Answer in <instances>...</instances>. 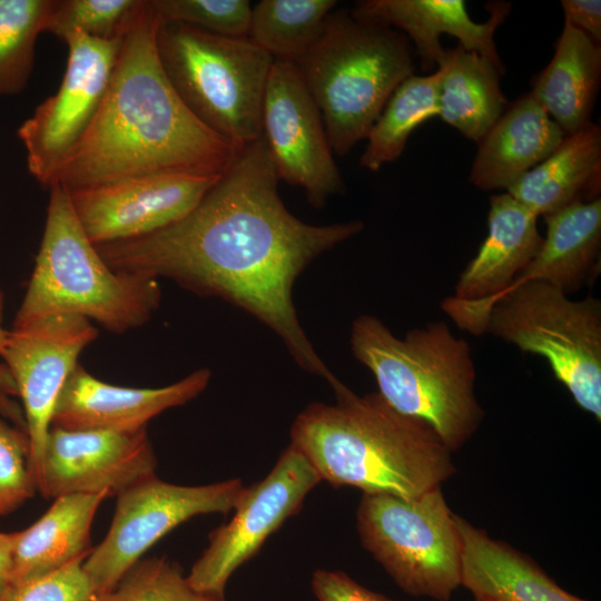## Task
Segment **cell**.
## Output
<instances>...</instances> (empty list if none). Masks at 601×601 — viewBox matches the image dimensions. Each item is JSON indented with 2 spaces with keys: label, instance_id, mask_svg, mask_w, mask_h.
<instances>
[{
  "label": "cell",
  "instance_id": "obj_33",
  "mask_svg": "<svg viewBox=\"0 0 601 601\" xmlns=\"http://www.w3.org/2000/svg\"><path fill=\"white\" fill-rule=\"evenodd\" d=\"M36 492L28 435L20 426L0 421V515L13 512Z\"/></svg>",
  "mask_w": 601,
  "mask_h": 601
},
{
  "label": "cell",
  "instance_id": "obj_29",
  "mask_svg": "<svg viewBox=\"0 0 601 601\" xmlns=\"http://www.w3.org/2000/svg\"><path fill=\"white\" fill-rule=\"evenodd\" d=\"M55 0H0V96L24 90L35 65V47L46 32Z\"/></svg>",
  "mask_w": 601,
  "mask_h": 601
},
{
  "label": "cell",
  "instance_id": "obj_10",
  "mask_svg": "<svg viewBox=\"0 0 601 601\" xmlns=\"http://www.w3.org/2000/svg\"><path fill=\"white\" fill-rule=\"evenodd\" d=\"M243 489L239 479L191 486L155 474L124 490L106 536L83 561L95 594L112 589L176 526L197 515L233 511Z\"/></svg>",
  "mask_w": 601,
  "mask_h": 601
},
{
  "label": "cell",
  "instance_id": "obj_38",
  "mask_svg": "<svg viewBox=\"0 0 601 601\" xmlns=\"http://www.w3.org/2000/svg\"><path fill=\"white\" fill-rule=\"evenodd\" d=\"M2 309H3V294L0 289V359H1V353L3 351V347L7 343V339H8V336H9V331L4 329L2 326H1V318H2ZM6 390V388H13L14 390V385L12 382H8V381H4V375L2 374V372L0 371V388ZM16 391V390H14ZM6 400L3 398V396L0 394V406L2 408H4L6 411H8L7 406H6Z\"/></svg>",
  "mask_w": 601,
  "mask_h": 601
},
{
  "label": "cell",
  "instance_id": "obj_27",
  "mask_svg": "<svg viewBox=\"0 0 601 601\" xmlns=\"http://www.w3.org/2000/svg\"><path fill=\"white\" fill-rule=\"evenodd\" d=\"M441 72L411 76L393 92L367 136L359 165L377 171L396 160L411 134L430 118L437 116V91Z\"/></svg>",
  "mask_w": 601,
  "mask_h": 601
},
{
  "label": "cell",
  "instance_id": "obj_3",
  "mask_svg": "<svg viewBox=\"0 0 601 601\" xmlns=\"http://www.w3.org/2000/svg\"><path fill=\"white\" fill-rule=\"evenodd\" d=\"M335 395V404H309L290 428V443L321 480L412 499L455 473L452 452L426 422L396 411L378 392L359 396L345 386Z\"/></svg>",
  "mask_w": 601,
  "mask_h": 601
},
{
  "label": "cell",
  "instance_id": "obj_5",
  "mask_svg": "<svg viewBox=\"0 0 601 601\" xmlns=\"http://www.w3.org/2000/svg\"><path fill=\"white\" fill-rule=\"evenodd\" d=\"M49 191L42 240L12 328L66 314L115 333L144 325L160 303L157 279L111 269L80 225L68 190L55 184Z\"/></svg>",
  "mask_w": 601,
  "mask_h": 601
},
{
  "label": "cell",
  "instance_id": "obj_4",
  "mask_svg": "<svg viewBox=\"0 0 601 601\" xmlns=\"http://www.w3.org/2000/svg\"><path fill=\"white\" fill-rule=\"evenodd\" d=\"M354 357L374 375L396 411L426 422L453 453L479 428L484 413L474 392L471 347L445 322L396 337L377 317L361 315L351 331Z\"/></svg>",
  "mask_w": 601,
  "mask_h": 601
},
{
  "label": "cell",
  "instance_id": "obj_24",
  "mask_svg": "<svg viewBox=\"0 0 601 601\" xmlns=\"http://www.w3.org/2000/svg\"><path fill=\"white\" fill-rule=\"evenodd\" d=\"M107 493L55 499L35 523L17 535L11 585L55 572L92 550L90 532Z\"/></svg>",
  "mask_w": 601,
  "mask_h": 601
},
{
  "label": "cell",
  "instance_id": "obj_25",
  "mask_svg": "<svg viewBox=\"0 0 601 601\" xmlns=\"http://www.w3.org/2000/svg\"><path fill=\"white\" fill-rule=\"evenodd\" d=\"M600 78V45L564 20L554 55L534 78L531 95L566 136L590 122Z\"/></svg>",
  "mask_w": 601,
  "mask_h": 601
},
{
  "label": "cell",
  "instance_id": "obj_35",
  "mask_svg": "<svg viewBox=\"0 0 601 601\" xmlns=\"http://www.w3.org/2000/svg\"><path fill=\"white\" fill-rule=\"evenodd\" d=\"M312 589L318 601H396L363 587L342 571L316 570Z\"/></svg>",
  "mask_w": 601,
  "mask_h": 601
},
{
  "label": "cell",
  "instance_id": "obj_8",
  "mask_svg": "<svg viewBox=\"0 0 601 601\" xmlns=\"http://www.w3.org/2000/svg\"><path fill=\"white\" fill-rule=\"evenodd\" d=\"M542 356L585 412L601 420V303L572 300L544 282H526L491 302L466 327Z\"/></svg>",
  "mask_w": 601,
  "mask_h": 601
},
{
  "label": "cell",
  "instance_id": "obj_1",
  "mask_svg": "<svg viewBox=\"0 0 601 601\" xmlns=\"http://www.w3.org/2000/svg\"><path fill=\"white\" fill-rule=\"evenodd\" d=\"M278 177L263 137L235 159L183 219L141 237L98 245L119 273L166 277L217 296L268 326L305 371L337 391L304 332L293 303L296 278L319 255L364 229L359 220L311 225L278 195Z\"/></svg>",
  "mask_w": 601,
  "mask_h": 601
},
{
  "label": "cell",
  "instance_id": "obj_12",
  "mask_svg": "<svg viewBox=\"0 0 601 601\" xmlns=\"http://www.w3.org/2000/svg\"><path fill=\"white\" fill-rule=\"evenodd\" d=\"M321 481L309 461L290 443L262 481L243 489L229 522L210 532L208 546L187 574L190 585L225 595L233 573L299 511Z\"/></svg>",
  "mask_w": 601,
  "mask_h": 601
},
{
  "label": "cell",
  "instance_id": "obj_20",
  "mask_svg": "<svg viewBox=\"0 0 601 601\" xmlns=\"http://www.w3.org/2000/svg\"><path fill=\"white\" fill-rule=\"evenodd\" d=\"M544 220L546 235L538 254L502 294L526 282L539 280L569 295L578 290L595 268L601 243L600 198L574 203L545 216ZM491 302L475 308L446 305L444 312L465 329Z\"/></svg>",
  "mask_w": 601,
  "mask_h": 601
},
{
  "label": "cell",
  "instance_id": "obj_23",
  "mask_svg": "<svg viewBox=\"0 0 601 601\" xmlns=\"http://www.w3.org/2000/svg\"><path fill=\"white\" fill-rule=\"evenodd\" d=\"M601 177V128L588 122L564 136L540 164L506 193L535 216L552 215L577 201L597 199Z\"/></svg>",
  "mask_w": 601,
  "mask_h": 601
},
{
  "label": "cell",
  "instance_id": "obj_15",
  "mask_svg": "<svg viewBox=\"0 0 601 601\" xmlns=\"http://www.w3.org/2000/svg\"><path fill=\"white\" fill-rule=\"evenodd\" d=\"M220 176L148 175L66 189L86 235L98 246L149 235L179 221Z\"/></svg>",
  "mask_w": 601,
  "mask_h": 601
},
{
  "label": "cell",
  "instance_id": "obj_11",
  "mask_svg": "<svg viewBox=\"0 0 601 601\" xmlns=\"http://www.w3.org/2000/svg\"><path fill=\"white\" fill-rule=\"evenodd\" d=\"M124 37L102 40L72 32L62 40L68 58L61 83L18 129L28 170L40 185H52L63 160L93 119Z\"/></svg>",
  "mask_w": 601,
  "mask_h": 601
},
{
  "label": "cell",
  "instance_id": "obj_30",
  "mask_svg": "<svg viewBox=\"0 0 601 601\" xmlns=\"http://www.w3.org/2000/svg\"><path fill=\"white\" fill-rule=\"evenodd\" d=\"M91 601H226L193 588L180 565L165 556L141 559L109 591Z\"/></svg>",
  "mask_w": 601,
  "mask_h": 601
},
{
  "label": "cell",
  "instance_id": "obj_17",
  "mask_svg": "<svg viewBox=\"0 0 601 601\" xmlns=\"http://www.w3.org/2000/svg\"><path fill=\"white\" fill-rule=\"evenodd\" d=\"M209 380L210 371L200 368L159 388L124 387L99 381L77 364L59 394L51 425L76 431L137 432L161 412L197 397Z\"/></svg>",
  "mask_w": 601,
  "mask_h": 601
},
{
  "label": "cell",
  "instance_id": "obj_31",
  "mask_svg": "<svg viewBox=\"0 0 601 601\" xmlns=\"http://www.w3.org/2000/svg\"><path fill=\"white\" fill-rule=\"evenodd\" d=\"M144 0H55L46 32L63 40L72 32L110 40L124 37Z\"/></svg>",
  "mask_w": 601,
  "mask_h": 601
},
{
  "label": "cell",
  "instance_id": "obj_37",
  "mask_svg": "<svg viewBox=\"0 0 601 601\" xmlns=\"http://www.w3.org/2000/svg\"><path fill=\"white\" fill-rule=\"evenodd\" d=\"M17 535L18 532L0 531V599L11 585Z\"/></svg>",
  "mask_w": 601,
  "mask_h": 601
},
{
  "label": "cell",
  "instance_id": "obj_34",
  "mask_svg": "<svg viewBox=\"0 0 601 601\" xmlns=\"http://www.w3.org/2000/svg\"><path fill=\"white\" fill-rule=\"evenodd\" d=\"M78 559L43 577L12 584L0 601H91L95 592Z\"/></svg>",
  "mask_w": 601,
  "mask_h": 601
},
{
  "label": "cell",
  "instance_id": "obj_6",
  "mask_svg": "<svg viewBox=\"0 0 601 601\" xmlns=\"http://www.w3.org/2000/svg\"><path fill=\"white\" fill-rule=\"evenodd\" d=\"M295 65L341 157L367 138L393 92L415 71L412 45L402 32L345 9L329 13Z\"/></svg>",
  "mask_w": 601,
  "mask_h": 601
},
{
  "label": "cell",
  "instance_id": "obj_21",
  "mask_svg": "<svg viewBox=\"0 0 601 601\" xmlns=\"http://www.w3.org/2000/svg\"><path fill=\"white\" fill-rule=\"evenodd\" d=\"M454 518L461 541V585L475 601H588L562 589L528 555Z\"/></svg>",
  "mask_w": 601,
  "mask_h": 601
},
{
  "label": "cell",
  "instance_id": "obj_36",
  "mask_svg": "<svg viewBox=\"0 0 601 601\" xmlns=\"http://www.w3.org/2000/svg\"><path fill=\"white\" fill-rule=\"evenodd\" d=\"M561 7L564 20L600 45L601 2L599 0H562Z\"/></svg>",
  "mask_w": 601,
  "mask_h": 601
},
{
  "label": "cell",
  "instance_id": "obj_14",
  "mask_svg": "<svg viewBox=\"0 0 601 601\" xmlns=\"http://www.w3.org/2000/svg\"><path fill=\"white\" fill-rule=\"evenodd\" d=\"M97 335L89 319L69 314L9 331L1 359L22 402L37 492L57 400L78 356Z\"/></svg>",
  "mask_w": 601,
  "mask_h": 601
},
{
  "label": "cell",
  "instance_id": "obj_7",
  "mask_svg": "<svg viewBox=\"0 0 601 601\" xmlns=\"http://www.w3.org/2000/svg\"><path fill=\"white\" fill-rule=\"evenodd\" d=\"M161 68L188 110L236 149L262 138L263 104L274 58L249 38L159 23Z\"/></svg>",
  "mask_w": 601,
  "mask_h": 601
},
{
  "label": "cell",
  "instance_id": "obj_9",
  "mask_svg": "<svg viewBox=\"0 0 601 601\" xmlns=\"http://www.w3.org/2000/svg\"><path fill=\"white\" fill-rule=\"evenodd\" d=\"M441 487L404 499L363 494L356 512L362 545L412 597L449 601L461 585V541Z\"/></svg>",
  "mask_w": 601,
  "mask_h": 601
},
{
  "label": "cell",
  "instance_id": "obj_16",
  "mask_svg": "<svg viewBox=\"0 0 601 601\" xmlns=\"http://www.w3.org/2000/svg\"><path fill=\"white\" fill-rule=\"evenodd\" d=\"M156 455L146 428L76 431L51 425L38 492L45 499L107 493L117 496L155 475Z\"/></svg>",
  "mask_w": 601,
  "mask_h": 601
},
{
  "label": "cell",
  "instance_id": "obj_32",
  "mask_svg": "<svg viewBox=\"0 0 601 601\" xmlns=\"http://www.w3.org/2000/svg\"><path fill=\"white\" fill-rule=\"evenodd\" d=\"M159 21L178 22L231 38H247L252 4L247 0H149Z\"/></svg>",
  "mask_w": 601,
  "mask_h": 601
},
{
  "label": "cell",
  "instance_id": "obj_26",
  "mask_svg": "<svg viewBox=\"0 0 601 601\" xmlns=\"http://www.w3.org/2000/svg\"><path fill=\"white\" fill-rule=\"evenodd\" d=\"M437 91L440 118L479 142L503 114V73L490 59L457 45L445 49Z\"/></svg>",
  "mask_w": 601,
  "mask_h": 601
},
{
  "label": "cell",
  "instance_id": "obj_19",
  "mask_svg": "<svg viewBox=\"0 0 601 601\" xmlns=\"http://www.w3.org/2000/svg\"><path fill=\"white\" fill-rule=\"evenodd\" d=\"M538 216L508 193L492 195L487 235L462 270L452 297L461 308L480 307L499 297L538 254L543 237Z\"/></svg>",
  "mask_w": 601,
  "mask_h": 601
},
{
  "label": "cell",
  "instance_id": "obj_18",
  "mask_svg": "<svg viewBox=\"0 0 601 601\" xmlns=\"http://www.w3.org/2000/svg\"><path fill=\"white\" fill-rule=\"evenodd\" d=\"M486 7L490 17L482 23L471 19L462 0H366L357 2L352 14L402 32L415 48L423 71L442 63L445 49L440 39L442 35H450L465 50L486 57L504 72L494 33L508 17L511 4L496 1Z\"/></svg>",
  "mask_w": 601,
  "mask_h": 601
},
{
  "label": "cell",
  "instance_id": "obj_2",
  "mask_svg": "<svg viewBox=\"0 0 601 601\" xmlns=\"http://www.w3.org/2000/svg\"><path fill=\"white\" fill-rule=\"evenodd\" d=\"M159 23L144 0L99 109L52 185L70 190L148 175L220 176L235 159L239 149L204 126L167 79L156 47Z\"/></svg>",
  "mask_w": 601,
  "mask_h": 601
},
{
  "label": "cell",
  "instance_id": "obj_28",
  "mask_svg": "<svg viewBox=\"0 0 601 601\" xmlns=\"http://www.w3.org/2000/svg\"><path fill=\"white\" fill-rule=\"evenodd\" d=\"M335 0H262L252 8L248 37L274 60L296 62L321 36Z\"/></svg>",
  "mask_w": 601,
  "mask_h": 601
},
{
  "label": "cell",
  "instance_id": "obj_13",
  "mask_svg": "<svg viewBox=\"0 0 601 601\" xmlns=\"http://www.w3.org/2000/svg\"><path fill=\"white\" fill-rule=\"evenodd\" d=\"M262 137L278 179L322 208L344 190L321 111L294 62L275 60L263 104Z\"/></svg>",
  "mask_w": 601,
  "mask_h": 601
},
{
  "label": "cell",
  "instance_id": "obj_22",
  "mask_svg": "<svg viewBox=\"0 0 601 601\" xmlns=\"http://www.w3.org/2000/svg\"><path fill=\"white\" fill-rule=\"evenodd\" d=\"M564 136L531 92L525 93L479 141L470 181L482 190H506L545 159Z\"/></svg>",
  "mask_w": 601,
  "mask_h": 601
}]
</instances>
